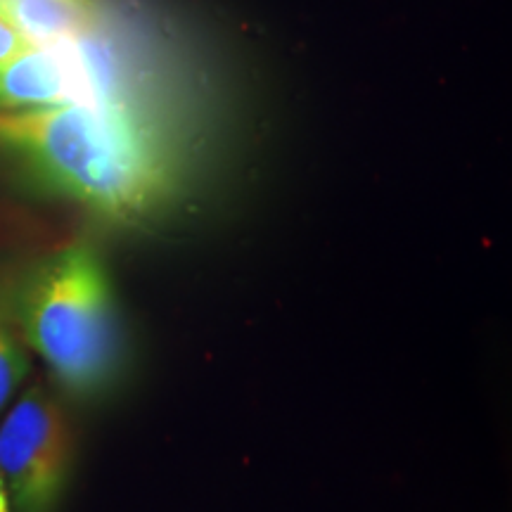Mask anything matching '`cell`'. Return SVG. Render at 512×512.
Instances as JSON below:
<instances>
[{"label": "cell", "instance_id": "cell-1", "mask_svg": "<svg viewBox=\"0 0 512 512\" xmlns=\"http://www.w3.org/2000/svg\"><path fill=\"white\" fill-rule=\"evenodd\" d=\"M0 152L38 183L119 223H136L174 190L162 136L114 98L0 112Z\"/></svg>", "mask_w": 512, "mask_h": 512}, {"label": "cell", "instance_id": "cell-2", "mask_svg": "<svg viewBox=\"0 0 512 512\" xmlns=\"http://www.w3.org/2000/svg\"><path fill=\"white\" fill-rule=\"evenodd\" d=\"M22 337L67 392H105L121 368L114 287L98 249L86 242L46 256L15 292Z\"/></svg>", "mask_w": 512, "mask_h": 512}, {"label": "cell", "instance_id": "cell-3", "mask_svg": "<svg viewBox=\"0 0 512 512\" xmlns=\"http://www.w3.org/2000/svg\"><path fill=\"white\" fill-rule=\"evenodd\" d=\"M72 467V432L43 387L19 396L0 422V479L17 512H53Z\"/></svg>", "mask_w": 512, "mask_h": 512}, {"label": "cell", "instance_id": "cell-4", "mask_svg": "<svg viewBox=\"0 0 512 512\" xmlns=\"http://www.w3.org/2000/svg\"><path fill=\"white\" fill-rule=\"evenodd\" d=\"M95 100L81 62L60 46H29L0 60V112Z\"/></svg>", "mask_w": 512, "mask_h": 512}, {"label": "cell", "instance_id": "cell-5", "mask_svg": "<svg viewBox=\"0 0 512 512\" xmlns=\"http://www.w3.org/2000/svg\"><path fill=\"white\" fill-rule=\"evenodd\" d=\"M0 17L34 46L79 41L95 22L91 0H0Z\"/></svg>", "mask_w": 512, "mask_h": 512}, {"label": "cell", "instance_id": "cell-6", "mask_svg": "<svg viewBox=\"0 0 512 512\" xmlns=\"http://www.w3.org/2000/svg\"><path fill=\"white\" fill-rule=\"evenodd\" d=\"M29 375V358L24 354L19 339L12 335L3 318H0V411L12 399L19 384Z\"/></svg>", "mask_w": 512, "mask_h": 512}, {"label": "cell", "instance_id": "cell-7", "mask_svg": "<svg viewBox=\"0 0 512 512\" xmlns=\"http://www.w3.org/2000/svg\"><path fill=\"white\" fill-rule=\"evenodd\" d=\"M29 46H34V43H29L10 22H5V19L0 17V60L22 53V50H27Z\"/></svg>", "mask_w": 512, "mask_h": 512}, {"label": "cell", "instance_id": "cell-8", "mask_svg": "<svg viewBox=\"0 0 512 512\" xmlns=\"http://www.w3.org/2000/svg\"><path fill=\"white\" fill-rule=\"evenodd\" d=\"M0 512H12L10 496H8V489H5L3 479H0Z\"/></svg>", "mask_w": 512, "mask_h": 512}]
</instances>
